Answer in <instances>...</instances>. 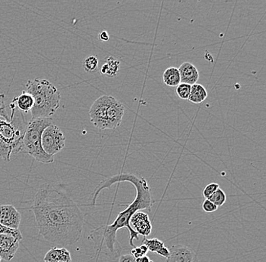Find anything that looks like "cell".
Segmentation results:
<instances>
[{
  "instance_id": "cell-27",
  "label": "cell",
  "mask_w": 266,
  "mask_h": 262,
  "mask_svg": "<svg viewBox=\"0 0 266 262\" xmlns=\"http://www.w3.org/2000/svg\"><path fill=\"white\" fill-rule=\"evenodd\" d=\"M202 208L204 211L208 213L214 212L218 209V207H217L216 205L209 200H204L202 204Z\"/></svg>"
},
{
  "instance_id": "cell-14",
  "label": "cell",
  "mask_w": 266,
  "mask_h": 262,
  "mask_svg": "<svg viewBox=\"0 0 266 262\" xmlns=\"http://www.w3.org/2000/svg\"><path fill=\"white\" fill-rule=\"evenodd\" d=\"M12 102L15 104V107L23 113L31 111L34 105L33 96L25 91H24L20 96L15 97Z\"/></svg>"
},
{
  "instance_id": "cell-16",
  "label": "cell",
  "mask_w": 266,
  "mask_h": 262,
  "mask_svg": "<svg viewBox=\"0 0 266 262\" xmlns=\"http://www.w3.org/2000/svg\"><path fill=\"white\" fill-rule=\"evenodd\" d=\"M207 91L206 88L201 84L192 85L191 88V92H190L188 100L194 104L202 103L206 99H207Z\"/></svg>"
},
{
  "instance_id": "cell-20",
  "label": "cell",
  "mask_w": 266,
  "mask_h": 262,
  "mask_svg": "<svg viewBox=\"0 0 266 262\" xmlns=\"http://www.w3.org/2000/svg\"><path fill=\"white\" fill-rule=\"evenodd\" d=\"M208 200L214 203L217 207H220V206H223L226 202V193L223 192L221 189L218 188Z\"/></svg>"
},
{
  "instance_id": "cell-23",
  "label": "cell",
  "mask_w": 266,
  "mask_h": 262,
  "mask_svg": "<svg viewBox=\"0 0 266 262\" xmlns=\"http://www.w3.org/2000/svg\"><path fill=\"white\" fill-rule=\"evenodd\" d=\"M0 234L12 235V236H15V238H17L20 241L23 239L21 233H20L18 229L15 230V229L8 228V227L3 226L1 224H0Z\"/></svg>"
},
{
  "instance_id": "cell-24",
  "label": "cell",
  "mask_w": 266,
  "mask_h": 262,
  "mask_svg": "<svg viewBox=\"0 0 266 262\" xmlns=\"http://www.w3.org/2000/svg\"><path fill=\"white\" fill-rule=\"evenodd\" d=\"M0 117H4L6 122H10V116L8 114L6 105H5V94L1 89H0Z\"/></svg>"
},
{
  "instance_id": "cell-28",
  "label": "cell",
  "mask_w": 266,
  "mask_h": 262,
  "mask_svg": "<svg viewBox=\"0 0 266 262\" xmlns=\"http://www.w3.org/2000/svg\"><path fill=\"white\" fill-rule=\"evenodd\" d=\"M119 262H137L136 258L131 254L120 255L119 257Z\"/></svg>"
},
{
  "instance_id": "cell-5",
  "label": "cell",
  "mask_w": 266,
  "mask_h": 262,
  "mask_svg": "<svg viewBox=\"0 0 266 262\" xmlns=\"http://www.w3.org/2000/svg\"><path fill=\"white\" fill-rule=\"evenodd\" d=\"M41 145L47 154L54 156L65 147V137L58 126L52 124L42 132Z\"/></svg>"
},
{
  "instance_id": "cell-17",
  "label": "cell",
  "mask_w": 266,
  "mask_h": 262,
  "mask_svg": "<svg viewBox=\"0 0 266 262\" xmlns=\"http://www.w3.org/2000/svg\"><path fill=\"white\" fill-rule=\"evenodd\" d=\"M120 61L113 57H109L106 59V63L103 64L101 68V74L109 77H114L117 75L120 70Z\"/></svg>"
},
{
  "instance_id": "cell-3",
  "label": "cell",
  "mask_w": 266,
  "mask_h": 262,
  "mask_svg": "<svg viewBox=\"0 0 266 262\" xmlns=\"http://www.w3.org/2000/svg\"><path fill=\"white\" fill-rule=\"evenodd\" d=\"M25 91L33 96L32 119L51 118L59 108L61 93L47 80H28Z\"/></svg>"
},
{
  "instance_id": "cell-29",
  "label": "cell",
  "mask_w": 266,
  "mask_h": 262,
  "mask_svg": "<svg viewBox=\"0 0 266 262\" xmlns=\"http://www.w3.org/2000/svg\"><path fill=\"white\" fill-rule=\"evenodd\" d=\"M99 39H101V41L107 42V41H108L109 39H110L108 33L106 31H103L102 32L100 33Z\"/></svg>"
},
{
  "instance_id": "cell-15",
  "label": "cell",
  "mask_w": 266,
  "mask_h": 262,
  "mask_svg": "<svg viewBox=\"0 0 266 262\" xmlns=\"http://www.w3.org/2000/svg\"><path fill=\"white\" fill-rule=\"evenodd\" d=\"M163 82L170 87H175L181 83L179 69L174 67H169L163 74Z\"/></svg>"
},
{
  "instance_id": "cell-25",
  "label": "cell",
  "mask_w": 266,
  "mask_h": 262,
  "mask_svg": "<svg viewBox=\"0 0 266 262\" xmlns=\"http://www.w3.org/2000/svg\"><path fill=\"white\" fill-rule=\"evenodd\" d=\"M148 249L146 246L142 244L139 247H134L131 251V255L134 257L136 259L141 258V257L145 256L148 253Z\"/></svg>"
},
{
  "instance_id": "cell-12",
  "label": "cell",
  "mask_w": 266,
  "mask_h": 262,
  "mask_svg": "<svg viewBox=\"0 0 266 262\" xmlns=\"http://www.w3.org/2000/svg\"><path fill=\"white\" fill-rule=\"evenodd\" d=\"M181 83L192 85L196 84L199 79V72L195 66L189 62H185L179 68Z\"/></svg>"
},
{
  "instance_id": "cell-10",
  "label": "cell",
  "mask_w": 266,
  "mask_h": 262,
  "mask_svg": "<svg viewBox=\"0 0 266 262\" xmlns=\"http://www.w3.org/2000/svg\"><path fill=\"white\" fill-rule=\"evenodd\" d=\"M124 106L115 98L112 97L108 109H107L106 129H115L120 126L123 115H124Z\"/></svg>"
},
{
  "instance_id": "cell-13",
  "label": "cell",
  "mask_w": 266,
  "mask_h": 262,
  "mask_svg": "<svg viewBox=\"0 0 266 262\" xmlns=\"http://www.w3.org/2000/svg\"><path fill=\"white\" fill-rule=\"evenodd\" d=\"M45 262H71V252L66 248L52 247L44 257Z\"/></svg>"
},
{
  "instance_id": "cell-19",
  "label": "cell",
  "mask_w": 266,
  "mask_h": 262,
  "mask_svg": "<svg viewBox=\"0 0 266 262\" xmlns=\"http://www.w3.org/2000/svg\"><path fill=\"white\" fill-rule=\"evenodd\" d=\"M12 153V145L0 138V157L6 162L10 161V155Z\"/></svg>"
},
{
  "instance_id": "cell-31",
  "label": "cell",
  "mask_w": 266,
  "mask_h": 262,
  "mask_svg": "<svg viewBox=\"0 0 266 262\" xmlns=\"http://www.w3.org/2000/svg\"><path fill=\"white\" fill-rule=\"evenodd\" d=\"M1 260H2V258H0V262H1Z\"/></svg>"
},
{
  "instance_id": "cell-9",
  "label": "cell",
  "mask_w": 266,
  "mask_h": 262,
  "mask_svg": "<svg viewBox=\"0 0 266 262\" xmlns=\"http://www.w3.org/2000/svg\"><path fill=\"white\" fill-rule=\"evenodd\" d=\"M129 225L135 232L144 237L149 236L152 231L149 216L142 211H138L132 215L129 220Z\"/></svg>"
},
{
  "instance_id": "cell-1",
  "label": "cell",
  "mask_w": 266,
  "mask_h": 262,
  "mask_svg": "<svg viewBox=\"0 0 266 262\" xmlns=\"http://www.w3.org/2000/svg\"><path fill=\"white\" fill-rule=\"evenodd\" d=\"M32 210L39 233L50 244L64 247L81 237L83 211L65 194L50 184L39 187Z\"/></svg>"
},
{
  "instance_id": "cell-6",
  "label": "cell",
  "mask_w": 266,
  "mask_h": 262,
  "mask_svg": "<svg viewBox=\"0 0 266 262\" xmlns=\"http://www.w3.org/2000/svg\"><path fill=\"white\" fill-rule=\"evenodd\" d=\"M112 96H103L99 97L90 107V121L98 129L104 130L107 126V109Z\"/></svg>"
},
{
  "instance_id": "cell-2",
  "label": "cell",
  "mask_w": 266,
  "mask_h": 262,
  "mask_svg": "<svg viewBox=\"0 0 266 262\" xmlns=\"http://www.w3.org/2000/svg\"><path fill=\"white\" fill-rule=\"evenodd\" d=\"M125 181L131 183L136 188V195L134 201L130 203L126 209L119 213L112 225H103L93 231L95 233L94 236H96L94 241L99 243V249L112 259L119 258L121 253V246L117 238L118 230L124 227L127 229L129 233V244L132 247H136L133 241L135 239L139 240V234L135 232L129 225V220L136 211L143 209H147L150 211L153 203L149 186L145 178L129 173H121L110 177L100 183L93 194V205H96V199L101 190L105 188H110L116 183Z\"/></svg>"
},
{
  "instance_id": "cell-4",
  "label": "cell",
  "mask_w": 266,
  "mask_h": 262,
  "mask_svg": "<svg viewBox=\"0 0 266 262\" xmlns=\"http://www.w3.org/2000/svg\"><path fill=\"white\" fill-rule=\"evenodd\" d=\"M51 125H52V118L31 119L28 122L22 139V151L28 153L38 162L42 163H52L54 162L53 156L47 154L41 145L42 132Z\"/></svg>"
},
{
  "instance_id": "cell-22",
  "label": "cell",
  "mask_w": 266,
  "mask_h": 262,
  "mask_svg": "<svg viewBox=\"0 0 266 262\" xmlns=\"http://www.w3.org/2000/svg\"><path fill=\"white\" fill-rule=\"evenodd\" d=\"M191 86L185 83H180L177 86L176 93L179 97L183 100H187L189 98L190 92H191Z\"/></svg>"
},
{
  "instance_id": "cell-21",
  "label": "cell",
  "mask_w": 266,
  "mask_h": 262,
  "mask_svg": "<svg viewBox=\"0 0 266 262\" xmlns=\"http://www.w3.org/2000/svg\"><path fill=\"white\" fill-rule=\"evenodd\" d=\"M98 65H99V60L93 55L87 57L83 62L84 70L87 73H91L97 70Z\"/></svg>"
},
{
  "instance_id": "cell-30",
  "label": "cell",
  "mask_w": 266,
  "mask_h": 262,
  "mask_svg": "<svg viewBox=\"0 0 266 262\" xmlns=\"http://www.w3.org/2000/svg\"><path fill=\"white\" fill-rule=\"evenodd\" d=\"M136 261L137 262H151V260L149 258H148L147 255H145V256L141 257V258H137L136 259Z\"/></svg>"
},
{
  "instance_id": "cell-11",
  "label": "cell",
  "mask_w": 266,
  "mask_h": 262,
  "mask_svg": "<svg viewBox=\"0 0 266 262\" xmlns=\"http://www.w3.org/2000/svg\"><path fill=\"white\" fill-rule=\"evenodd\" d=\"M20 241L9 234H0V258L6 261L15 257Z\"/></svg>"
},
{
  "instance_id": "cell-26",
  "label": "cell",
  "mask_w": 266,
  "mask_h": 262,
  "mask_svg": "<svg viewBox=\"0 0 266 262\" xmlns=\"http://www.w3.org/2000/svg\"><path fill=\"white\" fill-rule=\"evenodd\" d=\"M219 188V185L216 183H211L209 184L208 185L204 187V190H203V195H204L205 200H208L210 197L216 192L218 189Z\"/></svg>"
},
{
  "instance_id": "cell-18",
  "label": "cell",
  "mask_w": 266,
  "mask_h": 262,
  "mask_svg": "<svg viewBox=\"0 0 266 262\" xmlns=\"http://www.w3.org/2000/svg\"><path fill=\"white\" fill-rule=\"evenodd\" d=\"M142 243H143L145 246H147L148 251L151 252H156V253H158L162 248L165 246L163 241H160V240L157 239V238L150 240L144 239Z\"/></svg>"
},
{
  "instance_id": "cell-8",
  "label": "cell",
  "mask_w": 266,
  "mask_h": 262,
  "mask_svg": "<svg viewBox=\"0 0 266 262\" xmlns=\"http://www.w3.org/2000/svg\"><path fill=\"white\" fill-rule=\"evenodd\" d=\"M21 222V215L12 205L0 206V224L8 228L17 230Z\"/></svg>"
},
{
  "instance_id": "cell-7",
  "label": "cell",
  "mask_w": 266,
  "mask_h": 262,
  "mask_svg": "<svg viewBox=\"0 0 266 262\" xmlns=\"http://www.w3.org/2000/svg\"><path fill=\"white\" fill-rule=\"evenodd\" d=\"M169 251V255L166 262H199L197 253L184 245H173Z\"/></svg>"
}]
</instances>
